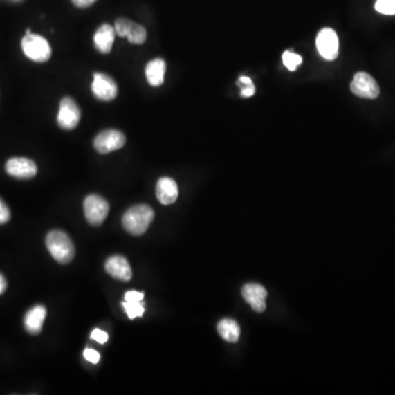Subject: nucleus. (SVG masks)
I'll return each instance as SVG.
<instances>
[{
  "mask_svg": "<svg viewBox=\"0 0 395 395\" xmlns=\"http://www.w3.org/2000/svg\"><path fill=\"white\" fill-rule=\"evenodd\" d=\"M154 218V210L151 209L149 205H133L123 215V228L131 235L140 237L149 230Z\"/></svg>",
  "mask_w": 395,
  "mask_h": 395,
  "instance_id": "f257e3e1",
  "label": "nucleus"
},
{
  "mask_svg": "<svg viewBox=\"0 0 395 395\" xmlns=\"http://www.w3.org/2000/svg\"><path fill=\"white\" fill-rule=\"evenodd\" d=\"M46 247L57 263L68 264L74 259L75 246L65 232L52 231L46 239Z\"/></svg>",
  "mask_w": 395,
  "mask_h": 395,
  "instance_id": "f03ea898",
  "label": "nucleus"
},
{
  "mask_svg": "<svg viewBox=\"0 0 395 395\" xmlns=\"http://www.w3.org/2000/svg\"><path fill=\"white\" fill-rule=\"evenodd\" d=\"M21 48L24 55L37 63L48 62L52 55V50L46 39L39 35H32L29 29L22 39Z\"/></svg>",
  "mask_w": 395,
  "mask_h": 395,
  "instance_id": "7ed1b4c3",
  "label": "nucleus"
},
{
  "mask_svg": "<svg viewBox=\"0 0 395 395\" xmlns=\"http://www.w3.org/2000/svg\"><path fill=\"white\" fill-rule=\"evenodd\" d=\"M110 205L104 198L91 194L84 201L86 220L93 226H100L109 214Z\"/></svg>",
  "mask_w": 395,
  "mask_h": 395,
  "instance_id": "20e7f679",
  "label": "nucleus"
},
{
  "mask_svg": "<svg viewBox=\"0 0 395 395\" xmlns=\"http://www.w3.org/2000/svg\"><path fill=\"white\" fill-rule=\"evenodd\" d=\"M125 144V136L121 131L109 129L99 133L93 141L95 151L100 154H108L111 151L122 149Z\"/></svg>",
  "mask_w": 395,
  "mask_h": 395,
  "instance_id": "39448f33",
  "label": "nucleus"
},
{
  "mask_svg": "<svg viewBox=\"0 0 395 395\" xmlns=\"http://www.w3.org/2000/svg\"><path fill=\"white\" fill-rule=\"evenodd\" d=\"M316 46L318 53L321 54L323 59L327 61H334L338 56V37L336 32L331 28H324L318 32L316 37Z\"/></svg>",
  "mask_w": 395,
  "mask_h": 395,
  "instance_id": "423d86ee",
  "label": "nucleus"
},
{
  "mask_svg": "<svg viewBox=\"0 0 395 395\" xmlns=\"http://www.w3.org/2000/svg\"><path fill=\"white\" fill-rule=\"evenodd\" d=\"M350 89L353 95L360 98L376 99L380 95V87L371 75L359 72L355 75L350 84Z\"/></svg>",
  "mask_w": 395,
  "mask_h": 395,
  "instance_id": "0eeeda50",
  "label": "nucleus"
},
{
  "mask_svg": "<svg viewBox=\"0 0 395 395\" xmlns=\"http://www.w3.org/2000/svg\"><path fill=\"white\" fill-rule=\"evenodd\" d=\"M80 121V109L74 99L65 97L59 102L57 123L64 130H73Z\"/></svg>",
  "mask_w": 395,
  "mask_h": 395,
  "instance_id": "6e6552de",
  "label": "nucleus"
},
{
  "mask_svg": "<svg viewBox=\"0 0 395 395\" xmlns=\"http://www.w3.org/2000/svg\"><path fill=\"white\" fill-rule=\"evenodd\" d=\"M93 95L102 101H111L118 95V86L113 78L104 73H95L91 84Z\"/></svg>",
  "mask_w": 395,
  "mask_h": 395,
  "instance_id": "1a4fd4ad",
  "label": "nucleus"
},
{
  "mask_svg": "<svg viewBox=\"0 0 395 395\" xmlns=\"http://www.w3.org/2000/svg\"><path fill=\"white\" fill-rule=\"evenodd\" d=\"M6 172L17 179H31L37 173L35 163L26 157H14L6 163Z\"/></svg>",
  "mask_w": 395,
  "mask_h": 395,
  "instance_id": "9d476101",
  "label": "nucleus"
},
{
  "mask_svg": "<svg viewBox=\"0 0 395 395\" xmlns=\"http://www.w3.org/2000/svg\"><path fill=\"white\" fill-rule=\"evenodd\" d=\"M267 290L263 286L258 284H247L241 289V295L252 310L257 313H263L266 310V297Z\"/></svg>",
  "mask_w": 395,
  "mask_h": 395,
  "instance_id": "9b49d317",
  "label": "nucleus"
},
{
  "mask_svg": "<svg viewBox=\"0 0 395 395\" xmlns=\"http://www.w3.org/2000/svg\"><path fill=\"white\" fill-rule=\"evenodd\" d=\"M104 268L110 276L122 280V282H129L132 278V269H131L130 264L123 256H119V255L112 256L107 260Z\"/></svg>",
  "mask_w": 395,
  "mask_h": 395,
  "instance_id": "f8f14e48",
  "label": "nucleus"
},
{
  "mask_svg": "<svg viewBox=\"0 0 395 395\" xmlns=\"http://www.w3.org/2000/svg\"><path fill=\"white\" fill-rule=\"evenodd\" d=\"M178 194L179 190L177 183L172 178L163 177L157 181L156 196L162 205H173L177 200Z\"/></svg>",
  "mask_w": 395,
  "mask_h": 395,
  "instance_id": "ddd939ff",
  "label": "nucleus"
},
{
  "mask_svg": "<svg viewBox=\"0 0 395 395\" xmlns=\"http://www.w3.org/2000/svg\"><path fill=\"white\" fill-rule=\"evenodd\" d=\"M116 30L112 26L104 24L98 28L93 35V42L97 50L102 54H109L113 46Z\"/></svg>",
  "mask_w": 395,
  "mask_h": 395,
  "instance_id": "4468645a",
  "label": "nucleus"
},
{
  "mask_svg": "<svg viewBox=\"0 0 395 395\" xmlns=\"http://www.w3.org/2000/svg\"><path fill=\"white\" fill-rule=\"evenodd\" d=\"M46 309L43 305H35L24 315V327L32 335L40 334L46 320Z\"/></svg>",
  "mask_w": 395,
  "mask_h": 395,
  "instance_id": "2eb2a0df",
  "label": "nucleus"
},
{
  "mask_svg": "<svg viewBox=\"0 0 395 395\" xmlns=\"http://www.w3.org/2000/svg\"><path fill=\"white\" fill-rule=\"evenodd\" d=\"M165 73H166V62L163 59H153L146 65V80L153 87H158L164 84Z\"/></svg>",
  "mask_w": 395,
  "mask_h": 395,
  "instance_id": "dca6fc26",
  "label": "nucleus"
},
{
  "mask_svg": "<svg viewBox=\"0 0 395 395\" xmlns=\"http://www.w3.org/2000/svg\"><path fill=\"white\" fill-rule=\"evenodd\" d=\"M218 333L226 342H237L241 336V329L234 320L224 318L218 324Z\"/></svg>",
  "mask_w": 395,
  "mask_h": 395,
  "instance_id": "f3484780",
  "label": "nucleus"
},
{
  "mask_svg": "<svg viewBox=\"0 0 395 395\" xmlns=\"http://www.w3.org/2000/svg\"><path fill=\"white\" fill-rule=\"evenodd\" d=\"M127 37L129 42L140 46V44H143L145 42L146 37H147V32H146L143 26L133 22L132 27H131L130 32H129Z\"/></svg>",
  "mask_w": 395,
  "mask_h": 395,
  "instance_id": "a211bd4d",
  "label": "nucleus"
},
{
  "mask_svg": "<svg viewBox=\"0 0 395 395\" xmlns=\"http://www.w3.org/2000/svg\"><path fill=\"white\" fill-rule=\"evenodd\" d=\"M282 61H284V66L293 72L297 67L300 66L301 63H302V57L299 54L286 50L282 55Z\"/></svg>",
  "mask_w": 395,
  "mask_h": 395,
  "instance_id": "6ab92c4d",
  "label": "nucleus"
},
{
  "mask_svg": "<svg viewBox=\"0 0 395 395\" xmlns=\"http://www.w3.org/2000/svg\"><path fill=\"white\" fill-rule=\"evenodd\" d=\"M122 306L127 312V316L131 320L136 318H141L144 314V304L140 302H127L125 301L122 303Z\"/></svg>",
  "mask_w": 395,
  "mask_h": 395,
  "instance_id": "aec40b11",
  "label": "nucleus"
},
{
  "mask_svg": "<svg viewBox=\"0 0 395 395\" xmlns=\"http://www.w3.org/2000/svg\"><path fill=\"white\" fill-rule=\"evenodd\" d=\"M133 21L127 18L118 19L116 24H114V30L119 37H125L129 35L131 27H132Z\"/></svg>",
  "mask_w": 395,
  "mask_h": 395,
  "instance_id": "412c9836",
  "label": "nucleus"
},
{
  "mask_svg": "<svg viewBox=\"0 0 395 395\" xmlns=\"http://www.w3.org/2000/svg\"><path fill=\"white\" fill-rule=\"evenodd\" d=\"M376 10L382 15H395V0H377Z\"/></svg>",
  "mask_w": 395,
  "mask_h": 395,
  "instance_id": "4be33fe9",
  "label": "nucleus"
},
{
  "mask_svg": "<svg viewBox=\"0 0 395 395\" xmlns=\"http://www.w3.org/2000/svg\"><path fill=\"white\" fill-rule=\"evenodd\" d=\"M10 210H9L8 205H6L5 202L0 198V226L6 224L10 220Z\"/></svg>",
  "mask_w": 395,
  "mask_h": 395,
  "instance_id": "5701e85b",
  "label": "nucleus"
},
{
  "mask_svg": "<svg viewBox=\"0 0 395 395\" xmlns=\"http://www.w3.org/2000/svg\"><path fill=\"white\" fill-rule=\"evenodd\" d=\"M91 338L95 342H99V344H104V342H108V334L101 329H93V333H91Z\"/></svg>",
  "mask_w": 395,
  "mask_h": 395,
  "instance_id": "b1692460",
  "label": "nucleus"
},
{
  "mask_svg": "<svg viewBox=\"0 0 395 395\" xmlns=\"http://www.w3.org/2000/svg\"><path fill=\"white\" fill-rule=\"evenodd\" d=\"M84 357H85L86 360L89 361L91 364H97V362L100 360V355H99L98 351L91 349V348L85 349V351H84Z\"/></svg>",
  "mask_w": 395,
  "mask_h": 395,
  "instance_id": "393cba45",
  "label": "nucleus"
},
{
  "mask_svg": "<svg viewBox=\"0 0 395 395\" xmlns=\"http://www.w3.org/2000/svg\"><path fill=\"white\" fill-rule=\"evenodd\" d=\"M125 297L127 302H141L143 300L144 293L138 291H127Z\"/></svg>",
  "mask_w": 395,
  "mask_h": 395,
  "instance_id": "a878e982",
  "label": "nucleus"
},
{
  "mask_svg": "<svg viewBox=\"0 0 395 395\" xmlns=\"http://www.w3.org/2000/svg\"><path fill=\"white\" fill-rule=\"evenodd\" d=\"M241 97H244V98H248V97H252V95L255 93V86L254 84H250V85H241Z\"/></svg>",
  "mask_w": 395,
  "mask_h": 395,
  "instance_id": "bb28decb",
  "label": "nucleus"
},
{
  "mask_svg": "<svg viewBox=\"0 0 395 395\" xmlns=\"http://www.w3.org/2000/svg\"><path fill=\"white\" fill-rule=\"evenodd\" d=\"M95 1H97V0H72V3H74V6H76V7H78V8L82 9H85L88 8V7H91V6H93Z\"/></svg>",
  "mask_w": 395,
  "mask_h": 395,
  "instance_id": "cd10ccee",
  "label": "nucleus"
},
{
  "mask_svg": "<svg viewBox=\"0 0 395 395\" xmlns=\"http://www.w3.org/2000/svg\"><path fill=\"white\" fill-rule=\"evenodd\" d=\"M6 290H7V282H6L5 277L0 273V295H3Z\"/></svg>",
  "mask_w": 395,
  "mask_h": 395,
  "instance_id": "c85d7f7f",
  "label": "nucleus"
},
{
  "mask_svg": "<svg viewBox=\"0 0 395 395\" xmlns=\"http://www.w3.org/2000/svg\"><path fill=\"white\" fill-rule=\"evenodd\" d=\"M252 80L250 77H247V76H241L239 77V82H237V85H250L252 84Z\"/></svg>",
  "mask_w": 395,
  "mask_h": 395,
  "instance_id": "c756f323",
  "label": "nucleus"
}]
</instances>
